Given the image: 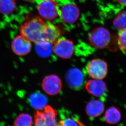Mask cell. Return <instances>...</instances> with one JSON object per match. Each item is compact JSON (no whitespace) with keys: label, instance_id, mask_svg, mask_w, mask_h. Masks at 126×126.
<instances>
[{"label":"cell","instance_id":"cell-1","mask_svg":"<svg viewBox=\"0 0 126 126\" xmlns=\"http://www.w3.org/2000/svg\"><path fill=\"white\" fill-rule=\"evenodd\" d=\"M47 25L41 18L33 17L20 26V34L31 42L38 43L43 41Z\"/></svg>","mask_w":126,"mask_h":126},{"label":"cell","instance_id":"cell-2","mask_svg":"<svg viewBox=\"0 0 126 126\" xmlns=\"http://www.w3.org/2000/svg\"><path fill=\"white\" fill-rule=\"evenodd\" d=\"M57 111L47 105L42 110H37L34 114V126H57Z\"/></svg>","mask_w":126,"mask_h":126},{"label":"cell","instance_id":"cell-3","mask_svg":"<svg viewBox=\"0 0 126 126\" xmlns=\"http://www.w3.org/2000/svg\"><path fill=\"white\" fill-rule=\"evenodd\" d=\"M111 34L105 28L100 27L93 30L89 36L91 44L96 49L107 47L110 43Z\"/></svg>","mask_w":126,"mask_h":126},{"label":"cell","instance_id":"cell-4","mask_svg":"<svg viewBox=\"0 0 126 126\" xmlns=\"http://www.w3.org/2000/svg\"><path fill=\"white\" fill-rule=\"evenodd\" d=\"M86 71L88 75L92 79L102 80L107 75V63L105 61L99 58L92 60L87 64Z\"/></svg>","mask_w":126,"mask_h":126},{"label":"cell","instance_id":"cell-5","mask_svg":"<svg viewBox=\"0 0 126 126\" xmlns=\"http://www.w3.org/2000/svg\"><path fill=\"white\" fill-rule=\"evenodd\" d=\"M38 13L43 19L51 20L57 18L60 13L58 4L54 0H42L38 7Z\"/></svg>","mask_w":126,"mask_h":126},{"label":"cell","instance_id":"cell-6","mask_svg":"<svg viewBox=\"0 0 126 126\" xmlns=\"http://www.w3.org/2000/svg\"><path fill=\"white\" fill-rule=\"evenodd\" d=\"M74 43L69 40L59 38L54 43L53 51L55 54L63 59H69L74 54Z\"/></svg>","mask_w":126,"mask_h":126},{"label":"cell","instance_id":"cell-7","mask_svg":"<svg viewBox=\"0 0 126 126\" xmlns=\"http://www.w3.org/2000/svg\"><path fill=\"white\" fill-rule=\"evenodd\" d=\"M65 79L69 87L74 90H79L84 84V75L77 68H71L67 71Z\"/></svg>","mask_w":126,"mask_h":126},{"label":"cell","instance_id":"cell-8","mask_svg":"<svg viewBox=\"0 0 126 126\" xmlns=\"http://www.w3.org/2000/svg\"><path fill=\"white\" fill-rule=\"evenodd\" d=\"M42 87L43 90L47 94L51 95H56L61 90L62 81L57 75H49L43 79Z\"/></svg>","mask_w":126,"mask_h":126},{"label":"cell","instance_id":"cell-9","mask_svg":"<svg viewBox=\"0 0 126 126\" xmlns=\"http://www.w3.org/2000/svg\"><path fill=\"white\" fill-rule=\"evenodd\" d=\"M62 20L68 24H73L77 21L80 15V11L74 4L68 2L62 6L60 13Z\"/></svg>","mask_w":126,"mask_h":126},{"label":"cell","instance_id":"cell-10","mask_svg":"<svg viewBox=\"0 0 126 126\" xmlns=\"http://www.w3.org/2000/svg\"><path fill=\"white\" fill-rule=\"evenodd\" d=\"M85 88L92 95L105 99L107 93V87L102 80L95 79L89 80L86 84Z\"/></svg>","mask_w":126,"mask_h":126},{"label":"cell","instance_id":"cell-11","mask_svg":"<svg viewBox=\"0 0 126 126\" xmlns=\"http://www.w3.org/2000/svg\"><path fill=\"white\" fill-rule=\"evenodd\" d=\"M12 48L14 54L19 56H23L31 51L32 44L30 41L22 36H18L12 43Z\"/></svg>","mask_w":126,"mask_h":126},{"label":"cell","instance_id":"cell-12","mask_svg":"<svg viewBox=\"0 0 126 126\" xmlns=\"http://www.w3.org/2000/svg\"><path fill=\"white\" fill-rule=\"evenodd\" d=\"M105 105L100 100H93L89 101L86 107V112L88 117L94 118L99 116L103 113Z\"/></svg>","mask_w":126,"mask_h":126},{"label":"cell","instance_id":"cell-13","mask_svg":"<svg viewBox=\"0 0 126 126\" xmlns=\"http://www.w3.org/2000/svg\"><path fill=\"white\" fill-rule=\"evenodd\" d=\"M29 100L31 106L36 110H42L47 105V99L45 95L40 92L31 94Z\"/></svg>","mask_w":126,"mask_h":126},{"label":"cell","instance_id":"cell-14","mask_svg":"<svg viewBox=\"0 0 126 126\" xmlns=\"http://www.w3.org/2000/svg\"><path fill=\"white\" fill-rule=\"evenodd\" d=\"M61 114V120L57 126H84L80 121L78 117L73 115L69 111L64 110Z\"/></svg>","mask_w":126,"mask_h":126},{"label":"cell","instance_id":"cell-15","mask_svg":"<svg viewBox=\"0 0 126 126\" xmlns=\"http://www.w3.org/2000/svg\"><path fill=\"white\" fill-rule=\"evenodd\" d=\"M61 31L58 27L51 23L47 24L43 41H46L53 44L61 35Z\"/></svg>","mask_w":126,"mask_h":126},{"label":"cell","instance_id":"cell-16","mask_svg":"<svg viewBox=\"0 0 126 126\" xmlns=\"http://www.w3.org/2000/svg\"><path fill=\"white\" fill-rule=\"evenodd\" d=\"M121 114L118 109L111 107L107 109L104 116L103 120L110 125L117 124L120 121Z\"/></svg>","mask_w":126,"mask_h":126},{"label":"cell","instance_id":"cell-17","mask_svg":"<svg viewBox=\"0 0 126 126\" xmlns=\"http://www.w3.org/2000/svg\"><path fill=\"white\" fill-rule=\"evenodd\" d=\"M36 50L40 56L47 58L50 56L53 51V46L52 43L47 41H41L36 43Z\"/></svg>","mask_w":126,"mask_h":126},{"label":"cell","instance_id":"cell-18","mask_svg":"<svg viewBox=\"0 0 126 126\" xmlns=\"http://www.w3.org/2000/svg\"><path fill=\"white\" fill-rule=\"evenodd\" d=\"M33 125L32 117L27 113H22L16 118L13 126H33Z\"/></svg>","mask_w":126,"mask_h":126},{"label":"cell","instance_id":"cell-19","mask_svg":"<svg viewBox=\"0 0 126 126\" xmlns=\"http://www.w3.org/2000/svg\"><path fill=\"white\" fill-rule=\"evenodd\" d=\"M15 8V0H0V12L3 14H10Z\"/></svg>","mask_w":126,"mask_h":126},{"label":"cell","instance_id":"cell-20","mask_svg":"<svg viewBox=\"0 0 126 126\" xmlns=\"http://www.w3.org/2000/svg\"><path fill=\"white\" fill-rule=\"evenodd\" d=\"M114 28L119 31L126 29V11L119 12L113 21Z\"/></svg>","mask_w":126,"mask_h":126},{"label":"cell","instance_id":"cell-21","mask_svg":"<svg viewBox=\"0 0 126 126\" xmlns=\"http://www.w3.org/2000/svg\"><path fill=\"white\" fill-rule=\"evenodd\" d=\"M118 43L123 51L126 52V29L119 32L118 36Z\"/></svg>","mask_w":126,"mask_h":126},{"label":"cell","instance_id":"cell-22","mask_svg":"<svg viewBox=\"0 0 126 126\" xmlns=\"http://www.w3.org/2000/svg\"><path fill=\"white\" fill-rule=\"evenodd\" d=\"M117 1L121 5L126 6V0H117Z\"/></svg>","mask_w":126,"mask_h":126},{"label":"cell","instance_id":"cell-23","mask_svg":"<svg viewBox=\"0 0 126 126\" xmlns=\"http://www.w3.org/2000/svg\"><path fill=\"white\" fill-rule=\"evenodd\" d=\"M25 0V1H29V2H31V1H34V0Z\"/></svg>","mask_w":126,"mask_h":126}]
</instances>
